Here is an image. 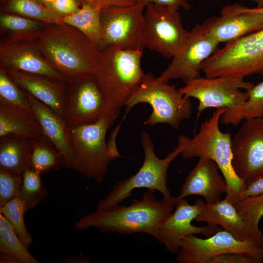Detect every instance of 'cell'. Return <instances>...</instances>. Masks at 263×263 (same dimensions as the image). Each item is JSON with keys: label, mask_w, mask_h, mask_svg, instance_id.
Here are the masks:
<instances>
[{"label": "cell", "mask_w": 263, "mask_h": 263, "mask_svg": "<svg viewBox=\"0 0 263 263\" xmlns=\"http://www.w3.org/2000/svg\"><path fill=\"white\" fill-rule=\"evenodd\" d=\"M154 192L147 190L140 199L133 200L129 206L118 204L103 210H95L79 218L75 226L80 231L94 227L106 233H142L156 239L158 226L171 213L174 206L163 199L157 200Z\"/></svg>", "instance_id": "6da1fadb"}, {"label": "cell", "mask_w": 263, "mask_h": 263, "mask_svg": "<svg viewBox=\"0 0 263 263\" xmlns=\"http://www.w3.org/2000/svg\"><path fill=\"white\" fill-rule=\"evenodd\" d=\"M37 44L49 62L67 78L94 73L99 50L75 27L64 23L47 24Z\"/></svg>", "instance_id": "7a4b0ae2"}, {"label": "cell", "mask_w": 263, "mask_h": 263, "mask_svg": "<svg viewBox=\"0 0 263 263\" xmlns=\"http://www.w3.org/2000/svg\"><path fill=\"white\" fill-rule=\"evenodd\" d=\"M141 144L144 152L143 164L134 175L117 182L112 190L96 205L95 210L106 209L118 204L130 197L137 188L159 191L163 199L175 205V197L171 196L167 186L168 170L171 162L185 148L189 138L185 135L178 136L175 149L164 158L156 155L150 134L146 131L141 133Z\"/></svg>", "instance_id": "3957f363"}, {"label": "cell", "mask_w": 263, "mask_h": 263, "mask_svg": "<svg viewBox=\"0 0 263 263\" xmlns=\"http://www.w3.org/2000/svg\"><path fill=\"white\" fill-rule=\"evenodd\" d=\"M224 108H216L208 119L201 123L199 130L189 139L180 154L184 159L207 157L218 166L227 185L225 198L233 204L239 200L246 186L236 174L232 165V137L229 132H223L219 122Z\"/></svg>", "instance_id": "277c9868"}, {"label": "cell", "mask_w": 263, "mask_h": 263, "mask_svg": "<svg viewBox=\"0 0 263 263\" xmlns=\"http://www.w3.org/2000/svg\"><path fill=\"white\" fill-rule=\"evenodd\" d=\"M143 50H125L110 46L99 51L93 74L101 88L118 108L127 101L142 82Z\"/></svg>", "instance_id": "5b68a950"}, {"label": "cell", "mask_w": 263, "mask_h": 263, "mask_svg": "<svg viewBox=\"0 0 263 263\" xmlns=\"http://www.w3.org/2000/svg\"><path fill=\"white\" fill-rule=\"evenodd\" d=\"M244 78L235 76H221L215 77H199L185 82L178 89L188 98L197 99L198 114L208 108H224L226 110L222 115L220 122L225 125L237 126L239 114L248 98L247 90L254 84L245 81Z\"/></svg>", "instance_id": "8992f818"}, {"label": "cell", "mask_w": 263, "mask_h": 263, "mask_svg": "<svg viewBox=\"0 0 263 263\" xmlns=\"http://www.w3.org/2000/svg\"><path fill=\"white\" fill-rule=\"evenodd\" d=\"M141 103H148L152 108V112L143 123L149 126L164 123L177 129L192 114L190 98L181 94L175 85L160 81L150 73L145 74L139 86L126 103L125 113Z\"/></svg>", "instance_id": "52a82bcc"}, {"label": "cell", "mask_w": 263, "mask_h": 263, "mask_svg": "<svg viewBox=\"0 0 263 263\" xmlns=\"http://www.w3.org/2000/svg\"><path fill=\"white\" fill-rule=\"evenodd\" d=\"M119 113H111L93 123L68 127L75 154L73 169L99 184L103 181L112 160L106 142V133Z\"/></svg>", "instance_id": "ba28073f"}, {"label": "cell", "mask_w": 263, "mask_h": 263, "mask_svg": "<svg viewBox=\"0 0 263 263\" xmlns=\"http://www.w3.org/2000/svg\"><path fill=\"white\" fill-rule=\"evenodd\" d=\"M207 77L263 75V29L225 43L203 64Z\"/></svg>", "instance_id": "9c48e42d"}, {"label": "cell", "mask_w": 263, "mask_h": 263, "mask_svg": "<svg viewBox=\"0 0 263 263\" xmlns=\"http://www.w3.org/2000/svg\"><path fill=\"white\" fill-rule=\"evenodd\" d=\"M68 95L64 120L68 127L95 122L120 111L104 92L93 74L67 78Z\"/></svg>", "instance_id": "30bf717a"}, {"label": "cell", "mask_w": 263, "mask_h": 263, "mask_svg": "<svg viewBox=\"0 0 263 263\" xmlns=\"http://www.w3.org/2000/svg\"><path fill=\"white\" fill-rule=\"evenodd\" d=\"M142 34L144 47L170 58L180 49L188 32L183 26L178 10L147 3L144 12Z\"/></svg>", "instance_id": "8fae6325"}, {"label": "cell", "mask_w": 263, "mask_h": 263, "mask_svg": "<svg viewBox=\"0 0 263 263\" xmlns=\"http://www.w3.org/2000/svg\"><path fill=\"white\" fill-rule=\"evenodd\" d=\"M145 4L110 6L100 11L102 41L99 51L116 46L125 50H143L142 27Z\"/></svg>", "instance_id": "7c38bea8"}, {"label": "cell", "mask_w": 263, "mask_h": 263, "mask_svg": "<svg viewBox=\"0 0 263 263\" xmlns=\"http://www.w3.org/2000/svg\"><path fill=\"white\" fill-rule=\"evenodd\" d=\"M220 43L203 24H196L167 68L157 77L162 81L180 79L184 83L200 76L202 66L218 48Z\"/></svg>", "instance_id": "4fadbf2b"}, {"label": "cell", "mask_w": 263, "mask_h": 263, "mask_svg": "<svg viewBox=\"0 0 263 263\" xmlns=\"http://www.w3.org/2000/svg\"><path fill=\"white\" fill-rule=\"evenodd\" d=\"M233 169L247 187L263 177V118L245 119L232 138Z\"/></svg>", "instance_id": "5bb4252c"}, {"label": "cell", "mask_w": 263, "mask_h": 263, "mask_svg": "<svg viewBox=\"0 0 263 263\" xmlns=\"http://www.w3.org/2000/svg\"><path fill=\"white\" fill-rule=\"evenodd\" d=\"M176 260L179 263H208L211 258L222 254L239 253L263 260V246L240 241L222 229L206 239L195 235L181 241Z\"/></svg>", "instance_id": "9a60e30c"}, {"label": "cell", "mask_w": 263, "mask_h": 263, "mask_svg": "<svg viewBox=\"0 0 263 263\" xmlns=\"http://www.w3.org/2000/svg\"><path fill=\"white\" fill-rule=\"evenodd\" d=\"M204 204L199 199L193 205H190L185 198L176 202L174 211L160 225L157 230L156 240L164 245L167 251L177 253L181 241L186 236L201 234L208 237L222 229L215 225L196 226L191 224L201 212Z\"/></svg>", "instance_id": "2e32d148"}, {"label": "cell", "mask_w": 263, "mask_h": 263, "mask_svg": "<svg viewBox=\"0 0 263 263\" xmlns=\"http://www.w3.org/2000/svg\"><path fill=\"white\" fill-rule=\"evenodd\" d=\"M202 24L220 43H226L263 29V12L234 3L224 6L219 16Z\"/></svg>", "instance_id": "e0dca14e"}, {"label": "cell", "mask_w": 263, "mask_h": 263, "mask_svg": "<svg viewBox=\"0 0 263 263\" xmlns=\"http://www.w3.org/2000/svg\"><path fill=\"white\" fill-rule=\"evenodd\" d=\"M195 220L208 225H220L237 240L263 246V233L252 226L225 198L214 204L204 203Z\"/></svg>", "instance_id": "ac0fdd59"}, {"label": "cell", "mask_w": 263, "mask_h": 263, "mask_svg": "<svg viewBox=\"0 0 263 263\" xmlns=\"http://www.w3.org/2000/svg\"><path fill=\"white\" fill-rule=\"evenodd\" d=\"M0 68L64 80L67 78L56 70L39 50L37 40L11 44L0 43Z\"/></svg>", "instance_id": "d6986e66"}, {"label": "cell", "mask_w": 263, "mask_h": 263, "mask_svg": "<svg viewBox=\"0 0 263 263\" xmlns=\"http://www.w3.org/2000/svg\"><path fill=\"white\" fill-rule=\"evenodd\" d=\"M217 164L207 157L199 158L196 166L187 175L180 188V193L175 197V205L179 200L190 195L203 197L206 203L214 204L226 193L227 185Z\"/></svg>", "instance_id": "ffe728a7"}, {"label": "cell", "mask_w": 263, "mask_h": 263, "mask_svg": "<svg viewBox=\"0 0 263 263\" xmlns=\"http://www.w3.org/2000/svg\"><path fill=\"white\" fill-rule=\"evenodd\" d=\"M6 70L12 79L26 93L50 107L64 119L68 95L67 80L13 69Z\"/></svg>", "instance_id": "44dd1931"}, {"label": "cell", "mask_w": 263, "mask_h": 263, "mask_svg": "<svg viewBox=\"0 0 263 263\" xmlns=\"http://www.w3.org/2000/svg\"><path fill=\"white\" fill-rule=\"evenodd\" d=\"M27 94L34 114L45 136L62 156L63 168L73 169L75 165V154L69 136L68 127L65 120L50 107Z\"/></svg>", "instance_id": "7402d4cb"}, {"label": "cell", "mask_w": 263, "mask_h": 263, "mask_svg": "<svg viewBox=\"0 0 263 263\" xmlns=\"http://www.w3.org/2000/svg\"><path fill=\"white\" fill-rule=\"evenodd\" d=\"M46 24L22 16L0 12V43L38 40Z\"/></svg>", "instance_id": "603a6c76"}, {"label": "cell", "mask_w": 263, "mask_h": 263, "mask_svg": "<svg viewBox=\"0 0 263 263\" xmlns=\"http://www.w3.org/2000/svg\"><path fill=\"white\" fill-rule=\"evenodd\" d=\"M36 138L16 135L0 138V169L22 174L29 167Z\"/></svg>", "instance_id": "cb8c5ba5"}, {"label": "cell", "mask_w": 263, "mask_h": 263, "mask_svg": "<svg viewBox=\"0 0 263 263\" xmlns=\"http://www.w3.org/2000/svg\"><path fill=\"white\" fill-rule=\"evenodd\" d=\"M9 135L31 138L45 136L34 114L0 104V138Z\"/></svg>", "instance_id": "d4e9b609"}, {"label": "cell", "mask_w": 263, "mask_h": 263, "mask_svg": "<svg viewBox=\"0 0 263 263\" xmlns=\"http://www.w3.org/2000/svg\"><path fill=\"white\" fill-rule=\"evenodd\" d=\"M101 9L89 4L81 5L74 14L63 18V22L80 31L99 50L102 41Z\"/></svg>", "instance_id": "484cf974"}, {"label": "cell", "mask_w": 263, "mask_h": 263, "mask_svg": "<svg viewBox=\"0 0 263 263\" xmlns=\"http://www.w3.org/2000/svg\"><path fill=\"white\" fill-rule=\"evenodd\" d=\"M29 167L40 175L63 168L60 153L45 136L35 139Z\"/></svg>", "instance_id": "4316f807"}, {"label": "cell", "mask_w": 263, "mask_h": 263, "mask_svg": "<svg viewBox=\"0 0 263 263\" xmlns=\"http://www.w3.org/2000/svg\"><path fill=\"white\" fill-rule=\"evenodd\" d=\"M0 9L46 24L63 23L62 18L52 13L36 0H0Z\"/></svg>", "instance_id": "83f0119b"}, {"label": "cell", "mask_w": 263, "mask_h": 263, "mask_svg": "<svg viewBox=\"0 0 263 263\" xmlns=\"http://www.w3.org/2000/svg\"><path fill=\"white\" fill-rule=\"evenodd\" d=\"M0 252L10 254L20 263H40L33 256L15 232L11 223L0 213Z\"/></svg>", "instance_id": "f1b7e54d"}, {"label": "cell", "mask_w": 263, "mask_h": 263, "mask_svg": "<svg viewBox=\"0 0 263 263\" xmlns=\"http://www.w3.org/2000/svg\"><path fill=\"white\" fill-rule=\"evenodd\" d=\"M41 175L30 167L22 173L23 180L19 197L26 213L34 210L48 194V189L41 180Z\"/></svg>", "instance_id": "f546056e"}, {"label": "cell", "mask_w": 263, "mask_h": 263, "mask_svg": "<svg viewBox=\"0 0 263 263\" xmlns=\"http://www.w3.org/2000/svg\"><path fill=\"white\" fill-rule=\"evenodd\" d=\"M0 104L34 114L27 93L2 68H0Z\"/></svg>", "instance_id": "4dcf8cb0"}, {"label": "cell", "mask_w": 263, "mask_h": 263, "mask_svg": "<svg viewBox=\"0 0 263 263\" xmlns=\"http://www.w3.org/2000/svg\"><path fill=\"white\" fill-rule=\"evenodd\" d=\"M0 213L11 223L22 243L28 249L33 244V239L24 224V216L26 212L19 196L0 207Z\"/></svg>", "instance_id": "1f68e13d"}, {"label": "cell", "mask_w": 263, "mask_h": 263, "mask_svg": "<svg viewBox=\"0 0 263 263\" xmlns=\"http://www.w3.org/2000/svg\"><path fill=\"white\" fill-rule=\"evenodd\" d=\"M246 93L248 98L239 114V123L243 119L263 118V79Z\"/></svg>", "instance_id": "d6a6232c"}, {"label": "cell", "mask_w": 263, "mask_h": 263, "mask_svg": "<svg viewBox=\"0 0 263 263\" xmlns=\"http://www.w3.org/2000/svg\"><path fill=\"white\" fill-rule=\"evenodd\" d=\"M22 180V174L0 169V207L19 196Z\"/></svg>", "instance_id": "836d02e7"}, {"label": "cell", "mask_w": 263, "mask_h": 263, "mask_svg": "<svg viewBox=\"0 0 263 263\" xmlns=\"http://www.w3.org/2000/svg\"><path fill=\"white\" fill-rule=\"evenodd\" d=\"M234 205L252 226L259 228L263 216V193L240 199Z\"/></svg>", "instance_id": "e575fe53"}, {"label": "cell", "mask_w": 263, "mask_h": 263, "mask_svg": "<svg viewBox=\"0 0 263 263\" xmlns=\"http://www.w3.org/2000/svg\"><path fill=\"white\" fill-rule=\"evenodd\" d=\"M80 6L77 0H55L47 9L63 18L75 13Z\"/></svg>", "instance_id": "d590c367"}, {"label": "cell", "mask_w": 263, "mask_h": 263, "mask_svg": "<svg viewBox=\"0 0 263 263\" xmlns=\"http://www.w3.org/2000/svg\"><path fill=\"white\" fill-rule=\"evenodd\" d=\"M262 262L255 257L239 253H228L215 256L208 263H260Z\"/></svg>", "instance_id": "8d00e7d4"}, {"label": "cell", "mask_w": 263, "mask_h": 263, "mask_svg": "<svg viewBox=\"0 0 263 263\" xmlns=\"http://www.w3.org/2000/svg\"><path fill=\"white\" fill-rule=\"evenodd\" d=\"M80 5L89 4L102 9L110 6H127L133 5L137 0H77Z\"/></svg>", "instance_id": "74e56055"}, {"label": "cell", "mask_w": 263, "mask_h": 263, "mask_svg": "<svg viewBox=\"0 0 263 263\" xmlns=\"http://www.w3.org/2000/svg\"><path fill=\"white\" fill-rule=\"evenodd\" d=\"M190 0H137L145 4L155 3L169 7L177 10L182 8L188 10L190 8Z\"/></svg>", "instance_id": "f35d334b"}, {"label": "cell", "mask_w": 263, "mask_h": 263, "mask_svg": "<svg viewBox=\"0 0 263 263\" xmlns=\"http://www.w3.org/2000/svg\"><path fill=\"white\" fill-rule=\"evenodd\" d=\"M262 193H263V177L248 185L241 193L239 200Z\"/></svg>", "instance_id": "ab89813d"}, {"label": "cell", "mask_w": 263, "mask_h": 263, "mask_svg": "<svg viewBox=\"0 0 263 263\" xmlns=\"http://www.w3.org/2000/svg\"><path fill=\"white\" fill-rule=\"evenodd\" d=\"M119 125L114 129L107 142L108 148L112 160H115L121 157V155L118 151L115 145V136L119 129Z\"/></svg>", "instance_id": "60d3db41"}, {"label": "cell", "mask_w": 263, "mask_h": 263, "mask_svg": "<svg viewBox=\"0 0 263 263\" xmlns=\"http://www.w3.org/2000/svg\"><path fill=\"white\" fill-rule=\"evenodd\" d=\"M58 262L61 263H91L92 261L87 257L70 256Z\"/></svg>", "instance_id": "b9f144b4"}, {"label": "cell", "mask_w": 263, "mask_h": 263, "mask_svg": "<svg viewBox=\"0 0 263 263\" xmlns=\"http://www.w3.org/2000/svg\"><path fill=\"white\" fill-rule=\"evenodd\" d=\"M0 263H20L19 261L14 256L3 252H0Z\"/></svg>", "instance_id": "7bdbcfd3"}, {"label": "cell", "mask_w": 263, "mask_h": 263, "mask_svg": "<svg viewBox=\"0 0 263 263\" xmlns=\"http://www.w3.org/2000/svg\"><path fill=\"white\" fill-rule=\"evenodd\" d=\"M38 2L45 7L46 9L55 1V0H36Z\"/></svg>", "instance_id": "ee69618b"}, {"label": "cell", "mask_w": 263, "mask_h": 263, "mask_svg": "<svg viewBox=\"0 0 263 263\" xmlns=\"http://www.w3.org/2000/svg\"><path fill=\"white\" fill-rule=\"evenodd\" d=\"M252 2H254L257 6L256 8H263V0H250Z\"/></svg>", "instance_id": "f6af8a7d"}, {"label": "cell", "mask_w": 263, "mask_h": 263, "mask_svg": "<svg viewBox=\"0 0 263 263\" xmlns=\"http://www.w3.org/2000/svg\"><path fill=\"white\" fill-rule=\"evenodd\" d=\"M256 8V7H255ZM256 9L259 11H261V12H263V8H256Z\"/></svg>", "instance_id": "bcb514c9"}]
</instances>
